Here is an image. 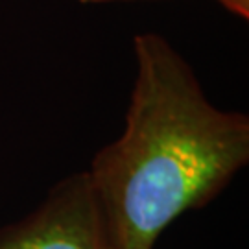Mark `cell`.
Listing matches in <instances>:
<instances>
[{
    "instance_id": "6da1fadb",
    "label": "cell",
    "mask_w": 249,
    "mask_h": 249,
    "mask_svg": "<svg viewBox=\"0 0 249 249\" xmlns=\"http://www.w3.org/2000/svg\"><path fill=\"white\" fill-rule=\"evenodd\" d=\"M135 83L122 133L85 172L113 249H153L188 211L218 196L249 160V118L207 98L159 34L133 39Z\"/></svg>"
},
{
    "instance_id": "7a4b0ae2",
    "label": "cell",
    "mask_w": 249,
    "mask_h": 249,
    "mask_svg": "<svg viewBox=\"0 0 249 249\" xmlns=\"http://www.w3.org/2000/svg\"><path fill=\"white\" fill-rule=\"evenodd\" d=\"M0 249H113L87 174L61 179L30 216L4 227Z\"/></svg>"
},
{
    "instance_id": "3957f363",
    "label": "cell",
    "mask_w": 249,
    "mask_h": 249,
    "mask_svg": "<svg viewBox=\"0 0 249 249\" xmlns=\"http://www.w3.org/2000/svg\"><path fill=\"white\" fill-rule=\"evenodd\" d=\"M227 11H231L234 15L242 18L249 17V0H218Z\"/></svg>"
},
{
    "instance_id": "277c9868",
    "label": "cell",
    "mask_w": 249,
    "mask_h": 249,
    "mask_svg": "<svg viewBox=\"0 0 249 249\" xmlns=\"http://www.w3.org/2000/svg\"><path fill=\"white\" fill-rule=\"evenodd\" d=\"M83 4H107V2H124V0H78Z\"/></svg>"
}]
</instances>
